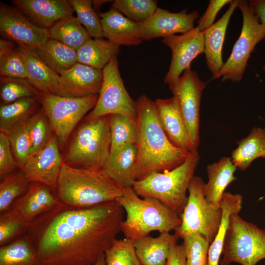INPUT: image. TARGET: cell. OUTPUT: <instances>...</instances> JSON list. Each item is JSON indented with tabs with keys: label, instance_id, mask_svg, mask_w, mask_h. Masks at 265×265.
Returning a JSON list of instances; mask_svg holds the SVG:
<instances>
[{
	"label": "cell",
	"instance_id": "cell-47",
	"mask_svg": "<svg viewBox=\"0 0 265 265\" xmlns=\"http://www.w3.org/2000/svg\"><path fill=\"white\" fill-rule=\"evenodd\" d=\"M186 252L183 242L174 244L170 249L165 265H186Z\"/></svg>",
	"mask_w": 265,
	"mask_h": 265
},
{
	"label": "cell",
	"instance_id": "cell-19",
	"mask_svg": "<svg viewBox=\"0 0 265 265\" xmlns=\"http://www.w3.org/2000/svg\"><path fill=\"white\" fill-rule=\"evenodd\" d=\"M160 124L171 142L176 147L191 152L185 122L176 99H158L155 101Z\"/></svg>",
	"mask_w": 265,
	"mask_h": 265
},
{
	"label": "cell",
	"instance_id": "cell-24",
	"mask_svg": "<svg viewBox=\"0 0 265 265\" xmlns=\"http://www.w3.org/2000/svg\"><path fill=\"white\" fill-rule=\"evenodd\" d=\"M236 169L231 158L226 157L207 166L208 181L203 190L206 200L213 207L221 208L225 189L237 179L234 176Z\"/></svg>",
	"mask_w": 265,
	"mask_h": 265
},
{
	"label": "cell",
	"instance_id": "cell-28",
	"mask_svg": "<svg viewBox=\"0 0 265 265\" xmlns=\"http://www.w3.org/2000/svg\"><path fill=\"white\" fill-rule=\"evenodd\" d=\"M120 46L108 39L91 38L77 50L78 62L103 70L119 54Z\"/></svg>",
	"mask_w": 265,
	"mask_h": 265
},
{
	"label": "cell",
	"instance_id": "cell-51",
	"mask_svg": "<svg viewBox=\"0 0 265 265\" xmlns=\"http://www.w3.org/2000/svg\"><path fill=\"white\" fill-rule=\"evenodd\" d=\"M219 265H227V264L223 263L221 262L220 261Z\"/></svg>",
	"mask_w": 265,
	"mask_h": 265
},
{
	"label": "cell",
	"instance_id": "cell-18",
	"mask_svg": "<svg viewBox=\"0 0 265 265\" xmlns=\"http://www.w3.org/2000/svg\"><path fill=\"white\" fill-rule=\"evenodd\" d=\"M11 3L33 25L46 29L74 12L66 0H12Z\"/></svg>",
	"mask_w": 265,
	"mask_h": 265
},
{
	"label": "cell",
	"instance_id": "cell-9",
	"mask_svg": "<svg viewBox=\"0 0 265 265\" xmlns=\"http://www.w3.org/2000/svg\"><path fill=\"white\" fill-rule=\"evenodd\" d=\"M99 94L81 98L40 93L39 102L62 149L80 119L96 105Z\"/></svg>",
	"mask_w": 265,
	"mask_h": 265
},
{
	"label": "cell",
	"instance_id": "cell-44",
	"mask_svg": "<svg viewBox=\"0 0 265 265\" xmlns=\"http://www.w3.org/2000/svg\"><path fill=\"white\" fill-rule=\"evenodd\" d=\"M26 121L7 134L16 161L21 169L31 152V143Z\"/></svg>",
	"mask_w": 265,
	"mask_h": 265
},
{
	"label": "cell",
	"instance_id": "cell-33",
	"mask_svg": "<svg viewBox=\"0 0 265 265\" xmlns=\"http://www.w3.org/2000/svg\"><path fill=\"white\" fill-rule=\"evenodd\" d=\"M0 265H41L27 234L0 246Z\"/></svg>",
	"mask_w": 265,
	"mask_h": 265
},
{
	"label": "cell",
	"instance_id": "cell-4",
	"mask_svg": "<svg viewBox=\"0 0 265 265\" xmlns=\"http://www.w3.org/2000/svg\"><path fill=\"white\" fill-rule=\"evenodd\" d=\"M116 202L126 213L121 223V232L132 241L153 231H175L182 222L180 215L160 201L151 197L141 199L132 187L123 189Z\"/></svg>",
	"mask_w": 265,
	"mask_h": 265
},
{
	"label": "cell",
	"instance_id": "cell-11",
	"mask_svg": "<svg viewBox=\"0 0 265 265\" xmlns=\"http://www.w3.org/2000/svg\"><path fill=\"white\" fill-rule=\"evenodd\" d=\"M103 72V82L96 105L87 115L86 119L120 114L136 120V101L131 97L125 87L117 56L110 60Z\"/></svg>",
	"mask_w": 265,
	"mask_h": 265
},
{
	"label": "cell",
	"instance_id": "cell-1",
	"mask_svg": "<svg viewBox=\"0 0 265 265\" xmlns=\"http://www.w3.org/2000/svg\"><path fill=\"white\" fill-rule=\"evenodd\" d=\"M123 208L116 201L77 208L58 203L29 224L41 265H94L121 232Z\"/></svg>",
	"mask_w": 265,
	"mask_h": 265
},
{
	"label": "cell",
	"instance_id": "cell-29",
	"mask_svg": "<svg viewBox=\"0 0 265 265\" xmlns=\"http://www.w3.org/2000/svg\"><path fill=\"white\" fill-rule=\"evenodd\" d=\"M33 49L41 60L58 75L78 63L77 50L53 39L49 38L42 46Z\"/></svg>",
	"mask_w": 265,
	"mask_h": 265
},
{
	"label": "cell",
	"instance_id": "cell-14",
	"mask_svg": "<svg viewBox=\"0 0 265 265\" xmlns=\"http://www.w3.org/2000/svg\"><path fill=\"white\" fill-rule=\"evenodd\" d=\"M0 34L2 39L35 48L49 38L48 29L36 26L14 6L3 2L0 3Z\"/></svg>",
	"mask_w": 265,
	"mask_h": 265
},
{
	"label": "cell",
	"instance_id": "cell-42",
	"mask_svg": "<svg viewBox=\"0 0 265 265\" xmlns=\"http://www.w3.org/2000/svg\"><path fill=\"white\" fill-rule=\"evenodd\" d=\"M106 265H142L133 241L126 238L116 239L105 252Z\"/></svg>",
	"mask_w": 265,
	"mask_h": 265
},
{
	"label": "cell",
	"instance_id": "cell-36",
	"mask_svg": "<svg viewBox=\"0 0 265 265\" xmlns=\"http://www.w3.org/2000/svg\"><path fill=\"white\" fill-rule=\"evenodd\" d=\"M29 182L22 171H15L0 184V212L12 209L14 203L23 196L30 186Z\"/></svg>",
	"mask_w": 265,
	"mask_h": 265
},
{
	"label": "cell",
	"instance_id": "cell-38",
	"mask_svg": "<svg viewBox=\"0 0 265 265\" xmlns=\"http://www.w3.org/2000/svg\"><path fill=\"white\" fill-rule=\"evenodd\" d=\"M26 124L31 143V154L42 149L48 144L53 136V130L42 107L30 116Z\"/></svg>",
	"mask_w": 265,
	"mask_h": 265
},
{
	"label": "cell",
	"instance_id": "cell-3",
	"mask_svg": "<svg viewBox=\"0 0 265 265\" xmlns=\"http://www.w3.org/2000/svg\"><path fill=\"white\" fill-rule=\"evenodd\" d=\"M123 190L103 169L75 167L63 162L56 197L61 204L83 208L116 201Z\"/></svg>",
	"mask_w": 265,
	"mask_h": 265
},
{
	"label": "cell",
	"instance_id": "cell-27",
	"mask_svg": "<svg viewBox=\"0 0 265 265\" xmlns=\"http://www.w3.org/2000/svg\"><path fill=\"white\" fill-rule=\"evenodd\" d=\"M243 197L239 194L225 192L221 208V222L214 239L211 243L208 252L207 265H219L224 241L232 214L238 213L242 209Z\"/></svg>",
	"mask_w": 265,
	"mask_h": 265
},
{
	"label": "cell",
	"instance_id": "cell-50",
	"mask_svg": "<svg viewBox=\"0 0 265 265\" xmlns=\"http://www.w3.org/2000/svg\"><path fill=\"white\" fill-rule=\"evenodd\" d=\"M94 265H106L105 253L100 256Z\"/></svg>",
	"mask_w": 265,
	"mask_h": 265
},
{
	"label": "cell",
	"instance_id": "cell-25",
	"mask_svg": "<svg viewBox=\"0 0 265 265\" xmlns=\"http://www.w3.org/2000/svg\"><path fill=\"white\" fill-rule=\"evenodd\" d=\"M179 238L176 234L163 232L156 238L149 235L140 238L133 243L142 265H165L170 248Z\"/></svg>",
	"mask_w": 265,
	"mask_h": 265
},
{
	"label": "cell",
	"instance_id": "cell-16",
	"mask_svg": "<svg viewBox=\"0 0 265 265\" xmlns=\"http://www.w3.org/2000/svg\"><path fill=\"white\" fill-rule=\"evenodd\" d=\"M198 17L196 10L187 13V10L184 9L171 13L158 7L147 20L139 24L140 38L143 41H149L177 33L183 34L194 27V22Z\"/></svg>",
	"mask_w": 265,
	"mask_h": 265
},
{
	"label": "cell",
	"instance_id": "cell-34",
	"mask_svg": "<svg viewBox=\"0 0 265 265\" xmlns=\"http://www.w3.org/2000/svg\"><path fill=\"white\" fill-rule=\"evenodd\" d=\"M109 127L111 139L110 154L127 146L136 144V120L120 114L110 115Z\"/></svg>",
	"mask_w": 265,
	"mask_h": 265
},
{
	"label": "cell",
	"instance_id": "cell-8",
	"mask_svg": "<svg viewBox=\"0 0 265 265\" xmlns=\"http://www.w3.org/2000/svg\"><path fill=\"white\" fill-rule=\"evenodd\" d=\"M204 183L197 176L191 180L187 188V201L180 215L182 222L175 231L182 238L199 233L205 236L211 244L220 226L222 211L221 208L213 207L206 200L203 190Z\"/></svg>",
	"mask_w": 265,
	"mask_h": 265
},
{
	"label": "cell",
	"instance_id": "cell-48",
	"mask_svg": "<svg viewBox=\"0 0 265 265\" xmlns=\"http://www.w3.org/2000/svg\"><path fill=\"white\" fill-rule=\"evenodd\" d=\"M248 3L260 20L261 25L265 28V0H252Z\"/></svg>",
	"mask_w": 265,
	"mask_h": 265
},
{
	"label": "cell",
	"instance_id": "cell-7",
	"mask_svg": "<svg viewBox=\"0 0 265 265\" xmlns=\"http://www.w3.org/2000/svg\"><path fill=\"white\" fill-rule=\"evenodd\" d=\"M220 262L227 265H256L265 259V229L232 214Z\"/></svg>",
	"mask_w": 265,
	"mask_h": 265
},
{
	"label": "cell",
	"instance_id": "cell-35",
	"mask_svg": "<svg viewBox=\"0 0 265 265\" xmlns=\"http://www.w3.org/2000/svg\"><path fill=\"white\" fill-rule=\"evenodd\" d=\"M0 75L2 77L27 79L25 63L16 44L0 38Z\"/></svg>",
	"mask_w": 265,
	"mask_h": 265
},
{
	"label": "cell",
	"instance_id": "cell-32",
	"mask_svg": "<svg viewBox=\"0 0 265 265\" xmlns=\"http://www.w3.org/2000/svg\"><path fill=\"white\" fill-rule=\"evenodd\" d=\"M48 31L49 38L76 50L92 38L77 17L73 15L60 20Z\"/></svg>",
	"mask_w": 265,
	"mask_h": 265
},
{
	"label": "cell",
	"instance_id": "cell-13",
	"mask_svg": "<svg viewBox=\"0 0 265 265\" xmlns=\"http://www.w3.org/2000/svg\"><path fill=\"white\" fill-rule=\"evenodd\" d=\"M55 136L39 151L30 154L21 171L30 183H38L56 190L57 184L63 163Z\"/></svg>",
	"mask_w": 265,
	"mask_h": 265
},
{
	"label": "cell",
	"instance_id": "cell-43",
	"mask_svg": "<svg viewBox=\"0 0 265 265\" xmlns=\"http://www.w3.org/2000/svg\"><path fill=\"white\" fill-rule=\"evenodd\" d=\"M183 239L186 252V265H207L210 243L207 238L195 233Z\"/></svg>",
	"mask_w": 265,
	"mask_h": 265
},
{
	"label": "cell",
	"instance_id": "cell-22",
	"mask_svg": "<svg viewBox=\"0 0 265 265\" xmlns=\"http://www.w3.org/2000/svg\"><path fill=\"white\" fill-rule=\"evenodd\" d=\"M16 49L24 60L26 80L40 93L56 94L59 75L41 60L32 47L16 44Z\"/></svg>",
	"mask_w": 265,
	"mask_h": 265
},
{
	"label": "cell",
	"instance_id": "cell-20",
	"mask_svg": "<svg viewBox=\"0 0 265 265\" xmlns=\"http://www.w3.org/2000/svg\"><path fill=\"white\" fill-rule=\"evenodd\" d=\"M239 0H232L227 10L216 23L203 32L204 51L207 66L215 79L224 62L222 51L227 28L235 10L238 7Z\"/></svg>",
	"mask_w": 265,
	"mask_h": 265
},
{
	"label": "cell",
	"instance_id": "cell-49",
	"mask_svg": "<svg viewBox=\"0 0 265 265\" xmlns=\"http://www.w3.org/2000/svg\"><path fill=\"white\" fill-rule=\"evenodd\" d=\"M109 1H113L112 0H92V6L94 8V9L97 12L98 11L100 10V7L101 6L107 2Z\"/></svg>",
	"mask_w": 265,
	"mask_h": 265
},
{
	"label": "cell",
	"instance_id": "cell-12",
	"mask_svg": "<svg viewBox=\"0 0 265 265\" xmlns=\"http://www.w3.org/2000/svg\"><path fill=\"white\" fill-rule=\"evenodd\" d=\"M169 87L176 99L189 135L191 152L200 144V110L202 92L207 83L195 71L187 69L182 76L171 82Z\"/></svg>",
	"mask_w": 265,
	"mask_h": 265
},
{
	"label": "cell",
	"instance_id": "cell-17",
	"mask_svg": "<svg viewBox=\"0 0 265 265\" xmlns=\"http://www.w3.org/2000/svg\"><path fill=\"white\" fill-rule=\"evenodd\" d=\"M103 80L102 70L78 62L59 75L56 95L73 98L97 95Z\"/></svg>",
	"mask_w": 265,
	"mask_h": 265
},
{
	"label": "cell",
	"instance_id": "cell-37",
	"mask_svg": "<svg viewBox=\"0 0 265 265\" xmlns=\"http://www.w3.org/2000/svg\"><path fill=\"white\" fill-rule=\"evenodd\" d=\"M1 105L27 97H39L40 92L26 79L0 77Z\"/></svg>",
	"mask_w": 265,
	"mask_h": 265
},
{
	"label": "cell",
	"instance_id": "cell-5",
	"mask_svg": "<svg viewBox=\"0 0 265 265\" xmlns=\"http://www.w3.org/2000/svg\"><path fill=\"white\" fill-rule=\"evenodd\" d=\"M200 159L198 151H193L179 166L162 172H154L136 180L132 187L139 196L157 199L180 216L187 201L188 185Z\"/></svg>",
	"mask_w": 265,
	"mask_h": 265
},
{
	"label": "cell",
	"instance_id": "cell-6",
	"mask_svg": "<svg viewBox=\"0 0 265 265\" xmlns=\"http://www.w3.org/2000/svg\"><path fill=\"white\" fill-rule=\"evenodd\" d=\"M109 117L86 119L75 132L63 162L81 168L103 169L110 154Z\"/></svg>",
	"mask_w": 265,
	"mask_h": 265
},
{
	"label": "cell",
	"instance_id": "cell-30",
	"mask_svg": "<svg viewBox=\"0 0 265 265\" xmlns=\"http://www.w3.org/2000/svg\"><path fill=\"white\" fill-rule=\"evenodd\" d=\"M238 144L232 152L231 159L237 168L244 171L255 159L265 158V128H253Z\"/></svg>",
	"mask_w": 265,
	"mask_h": 265
},
{
	"label": "cell",
	"instance_id": "cell-45",
	"mask_svg": "<svg viewBox=\"0 0 265 265\" xmlns=\"http://www.w3.org/2000/svg\"><path fill=\"white\" fill-rule=\"evenodd\" d=\"M18 167L11 151V145L7 135L0 132V180L2 181L15 171Z\"/></svg>",
	"mask_w": 265,
	"mask_h": 265
},
{
	"label": "cell",
	"instance_id": "cell-15",
	"mask_svg": "<svg viewBox=\"0 0 265 265\" xmlns=\"http://www.w3.org/2000/svg\"><path fill=\"white\" fill-rule=\"evenodd\" d=\"M162 41L171 51L169 70L164 79V82L168 84L190 68L192 61L198 55L204 53L203 32L197 26L181 35L174 34L163 38Z\"/></svg>",
	"mask_w": 265,
	"mask_h": 265
},
{
	"label": "cell",
	"instance_id": "cell-41",
	"mask_svg": "<svg viewBox=\"0 0 265 265\" xmlns=\"http://www.w3.org/2000/svg\"><path fill=\"white\" fill-rule=\"evenodd\" d=\"M27 223L14 210L0 213V245H6L21 237L27 231Z\"/></svg>",
	"mask_w": 265,
	"mask_h": 265
},
{
	"label": "cell",
	"instance_id": "cell-40",
	"mask_svg": "<svg viewBox=\"0 0 265 265\" xmlns=\"http://www.w3.org/2000/svg\"><path fill=\"white\" fill-rule=\"evenodd\" d=\"M77 18L92 38H103L101 18L90 0H69Z\"/></svg>",
	"mask_w": 265,
	"mask_h": 265
},
{
	"label": "cell",
	"instance_id": "cell-21",
	"mask_svg": "<svg viewBox=\"0 0 265 265\" xmlns=\"http://www.w3.org/2000/svg\"><path fill=\"white\" fill-rule=\"evenodd\" d=\"M99 15L104 37L120 46H137L142 42L139 24L128 19L117 9L111 7L107 12Z\"/></svg>",
	"mask_w": 265,
	"mask_h": 265
},
{
	"label": "cell",
	"instance_id": "cell-39",
	"mask_svg": "<svg viewBox=\"0 0 265 265\" xmlns=\"http://www.w3.org/2000/svg\"><path fill=\"white\" fill-rule=\"evenodd\" d=\"M111 7L138 24L147 20L158 8L154 0H115Z\"/></svg>",
	"mask_w": 265,
	"mask_h": 265
},
{
	"label": "cell",
	"instance_id": "cell-10",
	"mask_svg": "<svg viewBox=\"0 0 265 265\" xmlns=\"http://www.w3.org/2000/svg\"><path fill=\"white\" fill-rule=\"evenodd\" d=\"M238 7L243 18L241 31L230 56L216 77L215 79L221 78L222 81H240L251 53L256 45L265 39V28L259 22L248 2L239 0Z\"/></svg>",
	"mask_w": 265,
	"mask_h": 265
},
{
	"label": "cell",
	"instance_id": "cell-2",
	"mask_svg": "<svg viewBox=\"0 0 265 265\" xmlns=\"http://www.w3.org/2000/svg\"><path fill=\"white\" fill-rule=\"evenodd\" d=\"M137 108V159L135 180L154 172L171 170L182 164L191 152L178 148L169 140L159 121L155 101L145 95L136 101Z\"/></svg>",
	"mask_w": 265,
	"mask_h": 265
},
{
	"label": "cell",
	"instance_id": "cell-31",
	"mask_svg": "<svg viewBox=\"0 0 265 265\" xmlns=\"http://www.w3.org/2000/svg\"><path fill=\"white\" fill-rule=\"evenodd\" d=\"M38 104H40L38 97H27L8 104L1 105L0 132L8 134L25 123L37 110Z\"/></svg>",
	"mask_w": 265,
	"mask_h": 265
},
{
	"label": "cell",
	"instance_id": "cell-52",
	"mask_svg": "<svg viewBox=\"0 0 265 265\" xmlns=\"http://www.w3.org/2000/svg\"><path fill=\"white\" fill-rule=\"evenodd\" d=\"M263 70H264V71L265 72V63L264 66V67H263Z\"/></svg>",
	"mask_w": 265,
	"mask_h": 265
},
{
	"label": "cell",
	"instance_id": "cell-46",
	"mask_svg": "<svg viewBox=\"0 0 265 265\" xmlns=\"http://www.w3.org/2000/svg\"><path fill=\"white\" fill-rule=\"evenodd\" d=\"M232 0H210L208 6L198 21L197 27L204 32L214 24L215 17L220 9L226 4L231 3Z\"/></svg>",
	"mask_w": 265,
	"mask_h": 265
},
{
	"label": "cell",
	"instance_id": "cell-23",
	"mask_svg": "<svg viewBox=\"0 0 265 265\" xmlns=\"http://www.w3.org/2000/svg\"><path fill=\"white\" fill-rule=\"evenodd\" d=\"M52 191L43 184L32 183L27 192L14 203L11 209L29 224L59 203Z\"/></svg>",
	"mask_w": 265,
	"mask_h": 265
},
{
	"label": "cell",
	"instance_id": "cell-26",
	"mask_svg": "<svg viewBox=\"0 0 265 265\" xmlns=\"http://www.w3.org/2000/svg\"><path fill=\"white\" fill-rule=\"evenodd\" d=\"M136 159V145H130L110 153L103 169L123 189L132 187Z\"/></svg>",
	"mask_w": 265,
	"mask_h": 265
}]
</instances>
